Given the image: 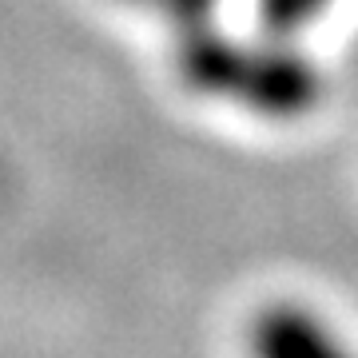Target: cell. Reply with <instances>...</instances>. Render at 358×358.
<instances>
[{
  "label": "cell",
  "instance_id": "7a4b0ae2",
  "mask_svg": "<svg viewBox=\"0 0 358 358\" xmlns=\"http://www.w3.org/2000/svg\"><path fill=\"white\" fill-rule=\"evenodd\" d=\"M334 338L327 334L319 319H310L307 310H294V307H279L263 315L255 327V350L263 355H331Z\"/></svg>",
  "mask_w": 358,
  "mask_h": 358
},
{
  "label": "cell",
  "instance_id": "6da1fadb",
  "mask_svg": "<svg viewBox=\"0 0 358 358\" xmlns=\"http://www.w3.org/2000/svg\"><path fill=\"white\" fill-rule=\"evenodd\" d=\"M183 72L211 96L243 100L271 115L303 112L315 100V72L287 48H251L211 28L183 40Z\"/></svg>",
  "mask_w": 358,
  "mask_h": 358
},
{
  "label": "cell",
  "instance_id": "3957f363",
  "mask_svg": "<svg viewBox=\"0 0 358 358\" xmlns=\"http://www.w3.org/2000/svg\"><path fill=\"white\" fill-rule=\"evenodd\" d=\"M331 0H259L263 8V20H267L275 32H291V28H303L307 20L327 8Z\"/></svg>",
  "mask_w": 358,
  "mask_h": 358
},
{
  "label": "cell",
  "instance_id": "277c9868",
  "mask_svg": "<svg viewBox=\"0 0 358 358\" xmlns=\"http://www.w3.org/2000/svg\"><path fill=\"white\" fill-rule=\"evenodd\" d=\"M143 4H152L164 16H171L179 24V32H183V40L207 32V16L215 8V0H143Z\"/></svg>",
  "mask_w": 358,
  "mask_h": 358
}]
</instances>
